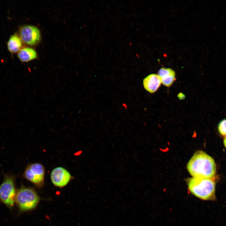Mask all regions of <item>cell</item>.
Masks as SVG:
<instances>
[{"instance_id": "6da1fadb", "label": "cell", "mask_w": 226, "mask_h": 226, "mask_svg": "<svg viewBox=\"0 0 226 226\" xmlns=\"http://www.w3.org/2000/svg\"><path fill=\"white\" fill-rule=\"evenodd\" d=\"M187 168L193 177L197 178H213L216 170L213 158L202 151L194 153L189 160Z\"/></svg>"}, {"instance_id": "7a4b0ae2", "label": "cell", "mask_w": 226, "mask_h": 226, "mask_svg": "<svg viewBox=\"0 0 226 226\" xmlns=\"http://www.w3.org/2000/svg\"><path fill=\"white\" fill-rule=\"evenodd\" d=\"M189 191L194 195L204 200L215 201V182L213 178L192 177L187 182Z\"/></svg>"}, {"instance_id": "3957f363", "label": "cell", "mask_w": 226, "mask_h": 226, "mask_svg": "<svg viewBox=\"0 0 226 226\" xmlns=\"http://www.w3.org/2000/svg\"><path fill=\"white\" fill-rule=\"evenodd\" d=\"M39 199L38 194L34 189L22 186L17 191L15 202L19 211L24 212L35 208Z\"/></svg>"}, {"instance_id": "277c9868", "label": "cell", "mask_w": 226, "mask_h": 226, "mask_svg": "<svg viewBox=\"0 0 226 226\" xmlns=\"http://www.w3.org/2000/svg\"><path fill=\"white\" fill-rule=\"evenodd\" d=\"M15 179V176L10 174H6L0 185V201L10 209L13 207L17 191Z\"/></svg>"}, {"instance_id": "5b68a950", "label": "cell", "mask_w": 226, "mask_h": 226, "mask_svg": "<svg viewBox=\"0 0 226 226\" xmlns=\"http://www.w3.org/2000/svg\"><path fill=\"white\" fill-rule=\"evenodd\" d=\"M45 170L44 166L39 163L29 164L23 173L24 177L37 187L44 184Z\"/></svg>"}, {"instance_id": "8992f818", "label": "cell", "mask_w": 226, "mask_h": 226, "mask_svg": "<svg viewBox=\"0 0 226 226\" xmlns=\"http://www.w3.org/2000/svg\"><path fill=\"white\" fill-rule=\"evenodd\" d=\"M19 34L22 41L31 46L37 44L41 39L40 30L33 25H26L21 27L19 30Z\"/></svg>"}, {"instance_id": "52a82bcc", "label": "cell", "mask_w": 226, "mask_h": 226, "mask_svg": "<svg viewBox=\"0 0 226 226\" xmlns=\"http://www.w3.org/2000/svg\"><path fill=\"white\" fill-rule=\"evenodd\" d=\"M50 177L53 185L59 187L66 186L72 178L70 173L61 167L53 169L51 172Z\"/></svg>"}, {"instance_id": "ba28073f", "label": "cell", "mask_w": 226, "mask_h": 226, "mask_svg": "<svg viewBox=\"0 0 226 226\" xmlns=\"http://www.w3.org/2000/svg\"><path fill=\"white\" fill-rule=\"evenodd\" d=\"M161 81L159 76L155 74H150L143 80L144 89L148 92L153 93L155 92L160 86Z\"/></svg>"}, {"instance_id": "9c48e42d", "label": "cell", "mask_w": 226, "mask_h": 226, "mask_svg": "<svg viewBox=\"0 0 226 226\" xmlns=\"http://www.w3.org/2000/svg\"><path fill=\"white\" fill-rule=\"evenodd\" d=\"M158 75L162 83L167 87L170 86L175 80V72L170 68L162 67L159 71Z\"/></svg>"}, {"instance_id": "30bf717a", "label": "cell", "mask_w": 226, "mask_h": 226, "mask_svg": "<svg viewBox=\"0 0 226 226\" xmlns=\"http://www.w3.org/2000/svg\"><path fill=\"white\" fill-rule=\"evenodd\" d=\"M18 57L21 62H27L37 58V54L34 49L25 47L21 48L18 52Z\"/></svg>"}, {"instance_id": "8fae6325", "label": "cell", "mask_w": 226, "mask_h": 226, "mask_svg": "<svg viewBox=\"0 0 226 226\" xmlns=\"http://www.w3.org/2000/svg\"><path fill=\"white\" fill-rule=\"evenodd\" d=\"M22 41L19 36L16 34L12 35L7 42L8 50L12 54L18 52L21 49Z\"/></svg>"}, {"instance_id": "7c38bea8", "label": "cell", "mask_w": 226, "mask_h": 226, "mask_svg": "<svg viewBox=\"0 0 226 226\" xmlns=\"http://www.w3.org/2000/svg\"><path fill=\"white\" fill-rule=\"evenodd\" d=\"M218 129L219 132L222 135L226 136V118L219 122Z\"/></svg>"}, {"instance_id": "4fadbf2b", "label": "cell", "mask_w": 226, "mask_h": 226, "mask_svg": "<svg viewBox=\"0 0 226 226\" xmlns=\"http://www.w3.org/2000/svg\"><path fill=\"white\" fill-rule=\"evenodd\" d=\"M223 143L225 147L226 148V136L224 139Z\"/></svg>"}]
</instances>
